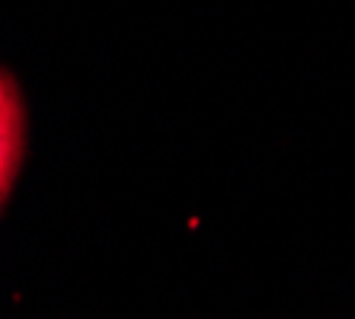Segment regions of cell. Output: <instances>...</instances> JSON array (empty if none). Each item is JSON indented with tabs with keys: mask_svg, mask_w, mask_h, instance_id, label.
<instances>
[{
	"mask_svg": "<svg viewBox=\"0 0 355 319\" xmlns=\"http://www.w3.org/2000/svg\"><path fill=\"white\" fill-rule=\"evenodd\" d=\"M26 147V109L17 80L0 67V211L7 205Z\"/></svg>",
	"mask_w": 355,
	"mask_h": 319,
	"instance_id": "6da1fadb",
	"label": "cell"
}]
</instances>
